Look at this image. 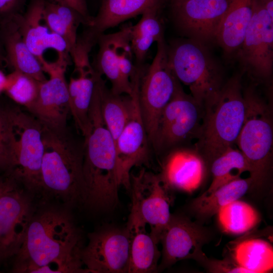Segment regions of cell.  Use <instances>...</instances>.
Wrapping results in <instances>:
<instances>
[{
	"instance_id": "obj_1",
	"label": "cell",
	"mask_w": 273,
	"mask_h": 273,
	"mask_svg": "<svg viewBox=\"0 0 273 273\" xmlns=\"http://www.w3.org/2000/svg\"><path fill=\"white\" fill-rule=\"evenodd\" d=\"M70 208L37 204L24 241L13 259L15 273H89L81 260L83 238Z\"/></svg>"
},
{
	"instance_id": "obj_2",
	"label": "cell",
	"mask_w": 273,
	"mask_h": 273,
	"mask_svg": "<svg viewBox=\"0 0 273 273\" xmlns=\"http://www.w3.org/2000/svg\"><path fill=\"white\" fill-rule=\"evenodd\" d=\"M43 126L40 201L55 199L70 209L84 205V142L77 141L67 130L58 131Z\"/></svg>"
},
{
	"instance_id": "obj_3",
	"label": "cell",
	"mask_w": 273,
	"mask_h": 273,
	"mask_svg": "<svg viewBox=\"0 0 273 273\" xmlns=\"http://www.w3.org/2000/svg\"><path fill=\"white\" fill-rule=\"evenodd\" d=\"M89 116L92 129L84 141V206L95 210H105L115 207L119 200L120 186L115 144L104 122L98 99L93 101Z\"/></svg>"
},
{
	"instance_id": "obj_4",
	"label": "cell",
	"mask_w": 273,
	"mask_h": 273,
	"mask_svg": "<svg viewBox=\"0 0 273 273\" xmlns=\"http://www.w3.org/2000/svg\"><path fill=\"white\" fill-rule=\"evenodd\" d=\"M246 109L240 74L233 75L224 83L218 96L204 106L194 149L207 167L214 158L237 142Z\"/></svg>"
},
{
	"instance_id": "obj_5",
	"label": "cell",
	"mask_w": 273,
	"mask_h": 273,
	"mask_svg": "<svg viewBox=\"0 0 273 273\" xmlns=\"http://www.w3.org/2000/svg\"><path fill=\"white\" fill-rule=\"evenodd\" d=\"M168 60L175 76L189 88L203 107L216 98L224 84L222 68L209 45L189 38L167 46Z\"/></svg>"
},
{
	"instance_id": "obj_6",
	"label": "cell",
	"mask_w": 273,
	"mask_h": 273,
	"mask_svg": "<svg viewBox=\"0 0 273 273\" xmlns=\"http://www.w3.org/2000/svg\"><path fill=\"white\" fill-rule=\"evenodd\" d=\"M247 109L236 143L252 170L254 187L264 183L271 168L273 129L271 113L253 87L243 91Z\"/></svg>"
},
{
	"instance_id": "obj_7",
	"label": "cell",
	"mask_w": 273,
	"mask_h": 273,
	"mask_svg": "<svg viewBox=\"0 0 273 273\" xmlns=\"http://www.w3.org/2000/svg\"><path fill=\"white\" fill-rule=\"evenodd\" d=\"M131 206L126 228L130 230L149 225L150 234L158 244L171 214L169 190L159 174L143 167L136 174L130 173Z\"/></svg>"
},
{
	"instance_id": "obj_8",
	"label": "cell",
	"mask_w": 273,
	"mask_h": 273,
	"mask_svg": "<svg viewBox=\"0 0 273 273\" xmlns=\"http://www.w3.org/2000/svg\"><path fill=\"white\" fill-rule=\"evenodd\" d=\"M203 116V107L184 91L179 82L158 119L151 144L155 152H169L193 140L196 141Z\"/></svg>"
},
{
	"instance_id": "obj_9",
	"label": "cell",
	"mask_w": 273,
	"mask_h": 273,
	"mask_svg": "<svg viewBox=\"0 0 273 273\" xmlns=\"http://www.w3.org/2000/svg\"><path fill=\"white\" fill-rule=\"evenodd\" d=\"M157 43L155 56L141 79L139 89L140 109L150 145L159 117L179 82L169 65L164 37Z\"/></svg>"
},
{
	"instance_id": "obj_10",
	"label": "cell",
	"mask_w": 273,
	"mask_h": 273,
	"mask_svg": "<svg viewBox=\"0 0 273 273\" xmlns=\"http://www.w3.org/2000/svg\"><path fill=\"white\" fill-rule=\"evenodd\" d=\"M42 124L32 115L15 109V166L12 174L34 197L39 196L43 155Z\"/></svg>"
},
{
	"instance_id": "obj_11",
	"label": "cell",
	"mask_w": 273,
	"mask_h": 273,
	"mask_svg": "<svg viewBox=\"0 0 273 273\" xmlns=\"http://www.w3.org/2000/svg\"><path fill=\"white\" fill-rule=\"evenodd\" d=\"M69 54L58 55L57 60L41 62L42 69L49 76L40 82L37 98L27 110L43 125L54 130H67L70 112L68 83L65 72L69 63Z\"/></svg>"
},
{
	"instance_id": "obj_12",
	"label": "cell",
	"mask_w": 273,
	"mask_h": 273,
	"mask_svg": "<svg viewBox=\"0 0 273 273\" xmlns=\"http://www.w3.org/2000/svg\"><path fill=\"white\" fill-rule=\"evenodd\" d=\"M252 9L251 19L236 54L244 70L266 80L273 69V18L261 0H252Z\"/></svg>"
},
{
	"instance_id": "obj_13",
	"label": "cell",
	"mask_w": 273,
	"mask_h": 273,
	"mask_svg": "<svg viewBox=\"0 0 273 273\" xmlns=\"http://www.w3.org/2000/svg\"><path fill=\"white\" fill-rule=\"evenodd\" d=\"M142 70L138 69L133 81L131 107L128 120L115 141L118 181L129 191L130 171L134 166L147 165L149 142L139 105Z\"/></svg>"
},
{
	"instance_id": "obj_14",
	"label": "cell",
	"mask_w": 273,
	"mask_h": 273,
	"mask_svg": "<svg viewBox=\"0 0 273 273\" xmlns=\"http://www.w3.org/2000/svg\"><path fill=\"white\" fill-rule=\"evenodd\" d=\"M34 197L20 184L1 197L0 263L20 249L37 206Z\"/></svg>"
},
{
	"instance_id": "obj_15",
	"label": "cell",
	"mask_w": 273,
	"mask_h": 273,
	"mask_svg": "<svg viewBox=\"0 0 273 273\" xmlns=\"http://www.w3.org/2000/svg\"><path fill=\"white\" fill-rule=\"evenodd\" d=\"M81 251V260L90 273L128 271L130 233L127 228H106L88 234Z\"/></svg>"
},
{
	"instance_id": "obj_16",
	"label": "cell",
	"mask_w": 273,
	"mask_h": 273,
	"mask_svg": "<svg viewBox=\"0 0 273 273\" xmlns=\"http://www.w3.org/2000/svg\"><path fill=\"white\" fill-rule=\"evenodd\" d=\"M173 22L186 38L209 46L215 42L229 0H171Z\"/></svg>"
},
{
	"instance_id": "obj_17",
	"label": "cell",
	"mask_w": 273,
	"mask_h": 273,
	"mask_svg": "<svg viewBox=\"0 0 273 273\" xmlns=\"http://www.w3.org/2000/svg\"><path fill=\"white\" fill-rule=\"evenodd\" d=\"M209 239V233L202 226L185 216L172 214L160 238L162 249L158 270L185 259L201 264L207 257L202 248Z\"/></svg>"
},
{
	"instance_id": "obj_18",
	"label": "cell",
	"mask_w": 273,
	"mask_h": 273,
	"mask_svg": "<svg viewBox=\"0 0 273 273\" xmlns=\"http://www.w3.org/2000/svg\"><path fill=\"white\" fill-rule=\"evenodd\" d=\"M207 165L195 149L179 147L167 154L159 174L169 190L191 193L202 184Z\"/></svg>"
},
{
	"instance_id": "obj_19",
	"label": "cell",
	"mask_w": 273,
	"mask_h": 273,
	"mask_svg": "<svg viewBox=\"0 0 273 273\" xmlns=\"http://www.w3.org/2000/svg\"><path fill=\"white\" fill-rule=\"evenodd\" d=\"M73 62L74 68L68 83L70 112L85 139L92 129L89 112L99 73L87 55H79Z\"/></svg>"
},
{
	"instance_id": "obj_20",
	"label": "cell",
	"mask_w": 273,
	"mask_h": 273,
	"mask_svg": "<svg viewBox=\"0 0 273 273\" xmlns=\"http://www.w3.org/2000/svg\"><path fill=\"white\" fill-rule=\"evenodd\" d=\"M44 3L45 0H33L24 14H15L26 44L40 63L44 60V53L49 49L55 50L58 55H70L66 41L53 32L44 20Z\"/></svg>"
},
{
	"instance_id": "obj_21",
	"label": "cell",
	"mask_w": 273,
	"mask_h": 273,
	"mask_svg": "<svg viewBox=\"0 0 273 273\" xmlns=\"http://www.w3.org/2000/svg\"><path fill=\"white\" fill-rule=\"evenodd\" d=\"M0 38L6 61L14 70L26 74L40 82L47 79L41 63L24 40L15 14L0 20Z\"/></svg>"
},
{
	"instance_id": "obj_22",
	"label": "cell",
	"mask_w": 273,
	"mask_h": 273,
	"mask_svg": "<svg viewBox=\"0 0 273 273\" xmlns=\"http://www.w3.org/2000/svg\"><path fill=\"white\" fill-rule=\"evenodd\" d=\"M250 231L228 244L225 257L249 273L270 272L273 267L272 246L258 235L252 232L250 235Z\"/></svg>"
},
{
	"instance_id": "obj_23",
	"label": "cell",
	"mask_w": 273,
	"mask_h": 273,
	"mask_svg": "<svg viewBox=\"0 0 273 273\" xmlns=\"http://www.w3.org/2000/svg\"><path fill=\"white\" fill-rule=\"evenodd\" d=\"M160 3L161 0H103L87 32L97 39L107 29L142 14L149 9L159 8Z\"/></svg>"
},
{
	"instance_id": "obj_24",
	"label": "cell",
	"mask_w": 273,
	"mask_h": 273,
	"mask_svg": "<svg viewBox=\"0 0 273 273\" xmlns=\"http://www.w3.org/2000/svg\"><path fill=\"white\" fill-rule=\"evenodd\" d=\"M252 0H229L215 42L226 55L237 52L252 15Z\"/></svg>"
},
{
	"instance_id": "obj_25",
	"label": "cell",
	"mask_w": 273,
	"mask_h": 273,
	"mask_svg": "<svg viewBox=\"0 0 273 273\" xmlns=\"http://www.w3.org/2000/svg\"><path fill=\"white\" fill-rule=\"evenodd\" d=\"M254 187V181L250 176L234 179L208 195L202 194L195 199L191 204V210L198 218L208 219L221 207L240 199Z\"/></svg>"
},
{
	"instance_id": "obj_26",
	"label": "cell",
	"mask_w": 273,
	"mask_h": 273,
	"mask_svg": "<svg viewBox=\"0 0 273 273\" xmlns=\"http://www.w3.org/2000/svg\"><path fill=\"white\" fill-rule=\"evenodd\" d=\"M117 32L105 34L97 38L99 50L96 57L95 71L104 75L111 83V91L115 94L131 96L133 83L127 81L122 75L116 55Z\"/></svg>"
},
{
	"instance_id": "obj_27",
	"label": "cell",
	"mask_w": 273,
	"mask_h": 273,
	"mask_svg": "<svg viewBox=\"0 0 273 273\" xmlns=\"http://www.w3.org/2000/svg\"><path fill=\"white\" fill-rule=\"evenodd\" d=\"M43 16L50 29L66 41L70 55L77 43V29L80 24L87 25L86 20L69 7L46 1Z\"/></svg>"
},
{
	"instance_id": "obj_28",
	"label": "cell",
	"mask_w": 273,
	"mask_h": 273,
	"mask_svg": "<svg viewBox=\"0 0 273 273\" xmlns=\"http://www.w3.org/2000/svg\"><path fill=\"white\" fill-rule=\"evenodd\" d=\"M146 227L129 230L130 233L129 261L127 273H151L158 271L161 253L158 243Z\"/></svg>"
},
{
	"instance_id": "obj_29",
	"label": "cell",
	"mask_w": 273,
	"mask_h": 273,
	"mask_svg": "<svg viewBox=\"0 0 273 273\" xmlns=\"http://www.w3.org/2000/svg\"><path fill=\"white\" fill-rule=\"evenodd\" d=\"M159 8L147 10L138 23L131 26L130 43L137 67H142L153 42L164 37L163 27L158 16Z\"/></svg>"
},
{
	"instance_id": "obj_30",
	"label": "cell",
	"mask_w": 273,
	"mask_h": 273,
	"mask_svg": "<svg viewBox=\"0 0 273 273\" xmlns=\"http://www.w3.org/2000/svg\"><path fill=\"white\" fill-rule=\"evenodd\" d=\"M212 176V183L202 194L208 195L222 185L240 178L241 175L248 172L251 175V167L239 149L230 147L214 158L208 164Z\"/></svg>"
},
{
	"instance_id": "obj_31",
	"label": "cell",
	"mask_w": 273,
	"mask_h": 273,
	"mask_svg": "<svg viewBox=\"0 0 273 273\" xmlns=\"http://www.w3.org/2000/svg\"><path fill=\"white\" fill-rule=\"evenodd\" d=\"M113 94L102 79L100 89V106L106 127L114 142L126 125L130 113L131 97L127 95Z\"/></svg>"
},
{
	"instance_id": "obj_32",
	"label": "cell",
	"mask_w": 273,
	"mask_h": 273,
	"mask_svg": "<svg viewBox=\"0 0 273 273\" xmlns=\"http://www.w3.org/2000/svg\"><path fill=\"white\" fill-rule=\"evenodd\" d=\"M216 214L222 231L231 235L245 234L255 229L261 220L254 207L240 199L221 207Z\"/></svg>"
},
{
	"instance_id": "obj_33",
	"label": "cell",
	"mask_w": 273,
	"mask_h": 273,
	"mask_svg": "<svg viewBox=\"0 0 273 273\" xmlns=\"http://www.w3.org/2000/svg\"><path fill=\"white\" fill-rule=\"evenodd\" d=\"M14 108L0 107V171L11 173L15 163Z\"/></svg>"
},
{
	"instance_id": "obj_34",
	"label": "cell",
	"mask_w": 273,
	"mask_h": 273,
	"mask_svg": "<svg viewBox=\"0 0 273 273\" xmlns=\"http://www.w3.org/2000/svg\"><path fill=\"white\" fill-rule=\"evenodd\" d=\"M7 76L5 92L14 102L28 109L37 98L40 81L17 70Z\"/></svg>"
},
{
	"instance_id": "obj_35",
	"label": "cell",
	"mask_w": 273,
	"mask_h": 273,
	"mask_svg": "<svg viewBox=\"0 0 273 273\" xmlns=\"http://www.w3.org/2000/svg\"><path fill=\"white\" fill-rule=\"evenodd\" d=\"M201 265L210 272L249 273L247 269L240 267L230 259L225 257L222 260H219L209 258L207 257Z\"/></svg>"
},
{
	"instance_id": "obj_36",
	"label": "cell",
	"mask_w": 273,
	"mask_h": 273,
	"mask_svg": "<svg viewBox=\"0 0 273 273\" xmlns=\"http://www.w3.org/2000/svg\"><path fill=\"white\" fill-rule=\"evenodd\" d=\"M50 2L69 7L80 13L87 21L88 26L92 21L85 0H50Z\"/></svg>"
},
{
	"instance_id": "obj_37",
	"label": "cell",
	"mask_w": 273,
	"mask_h": 273,
	"mask_svg": "<svg viewBox=\"0 0 273 273\" xmlns=\"http://www.w3.org/2000/svg\"><path fill=\"white\" fill-rule=\"evenodd\" d=\"M25 0H0V20L18 14Z\"/></svg>"
},
{
	"instance_id": "obj_38",
	"label": "cell",
	"mask_w": 273,
	"mask_h": 273,
	"mask_svg": "<svg viewBox=\"0 0 273 273\" xmlns=\"http://www.w3.org/2000/svg\"><path fill=\"white\" fill-rule=\"evenodd\" d=\"M7 81V76L3 71L0 69V95L5 92Z\"/></svg>"
},
{
	"instance_id": "obj_39",
	"label": "cell",
	"mask_w": 273,
	"mask_h": 273,
	"mask_svg": "<svg viewBox=\"0 0 273 273\" xmlns=\"http://www.w3.org/2000/svg\"><path fill=\"white\" fill-rule=\"evenodd\" d=\"M265 9L273 18V0H261Z\"/></svg>"
},
{
	"instance_id": "obj_40",
	"label": "cell",
	"mask_w": 273,
	"mask_h": 273,
	"mask_svg": "<svg viewBox=\"0 0 273 273\" xmlns=\"http://www.w3.org/2000/svg\"><path fill=\"white\" fill-rule=\"evenodd\" d=\"M4 62H6L5 55L0 38V66H2Z\"/></svg>"
},
{
	"instance_id": "obj_41",
	"label": "cell",
	"mask_w": 273,
	"mask_h": 273,
	"mask_svg": "<svg viewBox=\"0 0 273 273\" xmlns=\"http://www.w3.org/2000/svg\"><path fill=\"white\" fill-rule=\"evenodd\" d=\"M0 264H1V263H0ZM0 272H1V271H0Z\"/></svg>"
}]
</instances>
